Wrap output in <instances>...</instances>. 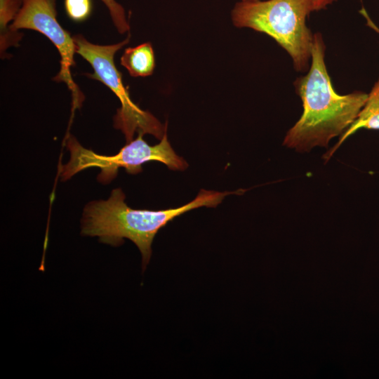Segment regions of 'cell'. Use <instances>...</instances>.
Instances as JSON below:
<instances>
[{
    "label": "cell",
    "mask_w": 379,
    "mask_h": 379,
    "mask_svg": "<svg viewBox=\"0 0 379 379\" xmlns=\"http://www.w3.org/2000/svg\"><path fill=\"white\" fill-rule=\"evenodd\" d=\"M65 8L71 20L81 22L91 13V0H65Z\"/></svg>",
    "instance_id": "cell-10"
},
{
    "label": "cell",
    "mask_w": 379,
    "mask_h": 379,
    "mask_svg": "<svg viewBox=\"0 0 379 379\" xmlns=\"http://www.w3.org/2000/svg\"><path fill=\"white\" fill-rule=\"evenodd\" d=\"M55 0H24L16 18L9 26L11 31L29 29L46 36L58 49L60 56V68L53 80L64 82L71 91L72 112L79 108L84 96L74 81L71 68L76 62L74 59L76 46L73 37L58 22Z\"/></svg>",
    "instance_id": "cell-6"
},
{
    "label": "cell",
    "mask_w": 379,
    "mask_h": 379,
    "mask_svg": "<svg viewBox=\"0 0 379 379\" xmlns=\"http://www.w3.org/2000/svg\"><path fill=\"white\" fill-rule=\"evenodd\" d=\"M336 0H312L313 11H319L326 8Z\"/></svg>",
    "instance_id": "cell-12"
},
{
    "label": "cell",
    "mask_w": 379,
    "mask_h": 379,
    "mask_svg": "<svg viewBox=\"0 0 379 379\" xmlns=\"http://www.w3.org/2000/svg\"><path fill=\"white\" fill-rule=\"evenodd\" d=\"M241 1H260V0H239Z\"/></svg>",
    "instance_id": "cell-13"
},
{
    "label": "cell",
    "mask_w": 379,
    "mask_h": 379,
    "mask_svg": "<svg viewBox=\"0 0 379 379\" xmlns=\"http://www.w3.org/2000/svg\"><path fill=\"white\" fill-rule=\"evenodd\" d=\"M325 51L321 34L314 33L308 72L294 82L303 112L287 132L283 145L298 152L327 147L331 139L352 124L368 98L367 93L359 91L345 95L335 91L325 63Z\"/></svg>",
    "instance_id": "cell-1"
},
{
    "label": "cell",
    "mask_w": 379,
    "mask_h": 379,
    "mask_svg": "<svg viewBox=\"0 0 379 379\" xmlns=\"http://www.w3.org/2000/svg\"><path fill=\"white\" fill-rule=\"evenodd\" d=\"M143 135L138 134L136 139L127 143L117 154L106 156L84 148L69 135L66 146L70 152V159L61 166V180H67L79 171L92 167L100 168L98 180L102 183L113 180L120 168H124L128 173L136 174L142 171L143 164L149 161L163 163L171 170L183 171L187 167V162L171 146L166 132L160 142L152 146L143 139Z\"/></svg>",
    "instance_id": "cell-5"
},
{
    "label": "cell",
    "mask_w": 379,
    "mask_h": 379,
    "mask_svg": "<svg viewBox=\"0 0 379 379\" xmlns=\"http://www.w3.org/2000/svg\"><path fill=\"white\" fill-rule=\"evenodd\" d=\"M130 38L128 34L119 43L102 46L89 42L81 34L73 36L76 53L93 69V73L86 74L87 77L102 82L119 100L121 107L114 117V126L122 131L126 143L133 140L136 132L151 134L161 140L166 132V126L149 112L142 110L132 101L128 88L123 84L121 74L114 62L115 53L129 42Z\"/></svg>",
    "instance_id": "cell-4"
},
{
    "label": "cell",
    "mask_w": 379,
    "mask_h": 379,
    "mask_svg": "<svg viewBox=\"0 0 379 379\" xmlns=\"http://www.w3.org/2000/svg\"><path fill=\"white\" fill-rule=\"evenodd\" d=\"M313 11L312 0H260L236 3L233 25L250 28L272 38L290 55L295 71L309 69L314 34L306 21Z\"/></svg>",
    "instance_id": "cell-3"
},
{
    "label": "cell",
    "mask_w": 379,
    "mask_h": 379,
    "mask_svg": "<svg viewBox=\"0 0 379 379\" xmlns=\"http://www.w3.org/2000/svg\"><path fill=\"white\" fill-rule=\"evenodd\" d=\"M237 192H216L201 189L194 199L178 208L152 211L133 209L125 202L119 188L112 191L107 200L93 201L84 209L81 234L98 237L101 242L120 246L126 238L132 241L142 254L144 271L152 255V244L157 232L176 217L199 207H215L223 199Z\"/></svg>",
    "instance_id": "cell-2"
},
{
    "label": "cell",
    "mask_w": 379,
    "mask_h": 379,
    "mask_svg": "<svg viewBox=\"0 0 379 379\" xmlns=\"http://www.w3.org/2000/svg\"><path fill=\"white\" fill-rule=\"evenodd\" d=\"M24 0H0L1 53L10 46H15L21 36L17 32L9 30L8 25L13 21Z\"/></svg>",
    "instance_id": "cell-9"
},
{
    "label": "cell",
    "mask_w": 379,
    "mask_h": 379,
    "mask_svg": "<svg viewBox=\"0 0 379 379\" xmlns=\"http://www.w3.org/2000/svg\"><path fill=\"white\" fill-rule=\"evenodd\" d=\"M109 10L112 21L118 32L124 34L130 29L123 6L115 0H100Z\"/></svg>",
    "instance_id": "cell-11"
},
{
    "label": "cell",
    "mask_w": 379,
    "mask_h": 379,
    "mask_svg": "<svg viewBox=\"0 0 379 379\" xmlns=\"http://www.w3.org/2000/svg\"><path fill=\"white\" fill-rule=\"evenodd\" d=\"M361 128L379 130V79L368 94L366 102L352 124L340 135L338 142L324 155L328 161L343 142Z\"/></svg>",
    "instance_id": "cell-7"
},
{
    "label": "cell",
    "mask_w": 379,
    "mask_h": 379,
    "mask_svg": "<svg viewBox=\"0 0 379 379\" xmlns=\"http://www.w3.org/2000/svg\"><path fill=\"white\" fill-rule=\"evenodd\" d=\"M120 62L132 77H144L151 75L155 67V57L152 44L147 42L126 48Z\"/></svg>",
    "instance_id": "cell-8"
}]
</instances>
